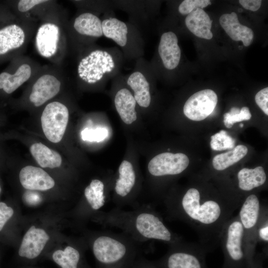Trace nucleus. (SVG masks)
I'll return each mask as SVG.
<instances>
[{"label": "nucleus", "mask_w": 268, "mask_h": 268, "mask_svg": "<svg viewBox=\"0 0 268 268\" xmlns=\"http://www.w3.org/2000/svg\"><path fill=\"white\" fill-rule=\"evenodd\" d=\"M240 205L230 198L204 196L199 189L191 187L181 197L166 200L164 206L168 218L190 226L199 243L209 252L219 243L224 225Z\"/></svg>", "instance_id": "1"}, {"label": "nucleus", "mask_w": 268, "mask_h": 268, "mask_svg": "<svg viewBox=\"0 0 268 268\" xmlns=\"http://www.w3.org/2000/svg\"><path fill=\"white\" fill-rule=\"evenodd\" d=\"M132 208L126 210L114 207L109 211H100L97 218L103 225L120 229L140 244L157 240L170 246L183 240L168 228L152 205H139Z\"/></svg>", "instance_id": "2"}, {"label": "nucleus", "mask_w": 268, "mask_h": 268, "mask_svg": "<svg viewBox=\"0 0 268 268\" xmlns=\"http://www.w3.org/2000/svg\"><path fill=\"white\" fill-rule=\"evenodd\" d=\"M140 245L122 232L105 231L94 238L92 248L100 268H131L142 255Z\"/></svg>", "instance_id": "3"}, {"label": "nucleus", "mask_w": 268, "mask_h": 268, "mask_svg": "<svg viewBox=\"0 0 268 268\" xmlns=\"http://www.w3.org/2000/svg\"><path fill=\"white\" fill-rule=\"evenodd\" d=\"M124 62L123 54L117 47L93 49L80 60L77 74L89 84L106 82L121 73Z\"/></svg>", "instance_id": "4"}, {"label": "nucleus", "mask_w": 268, "mask_h": 268, "mask_svg": "<svg viewBox=\"0 0 268 268\" xmlns=\"http://www.w3.org/2000/svg\"><path fill=\"white\" fill-rule=\"evenodd\" d=\"M112 13H105V18L102 20L103 36L120 47L125 62H135L143 57L144 53L142 33L135 25L112 16Z\"/></svg>", "instance_id": "5"}, {"label": "nucleus", "mask_w": 268, "mask_h": 268, "mask_svg": "<svg viewBox=\"0 0 268 268\" xmlns=\"http://www.w3.org/2000/svg\"><path fill=\"white\" fill-rule=\"evenodd\" d=\"M243 236V228L237 215L232 216L224 225L219 238L224 255L222 268H246L248 266Z\"/></svg>", "instance_id": "6"}, {"label": "nucleus", "mask_w": 268, "mask_h": 268, "mask_svg": "<svg viewBox=\"0 0 268 268\" xmlns=\"http://www.w3.org/2000/svg\"><path fill=\"white\" fill-rule=\"evenodd\" d=\"M169 246L167 253L154 262L159 268H207L205 256L209 252L199 243L182 240Z\"/></svg>", "instance_id": "7"}, {"label": "nucleus", "mask_w": 268, "mask_h": 268, "mask_svg": "<svg viewBox=\"0 0 268 268\" xmlns=\"http://www.w3.org/2000/svg\"><path fill=\"white\" fill-rule=\"evenodd\" d=\"M262 205L256 195L250 194L244 199L237 214L243 228L244 250L248 264L253 261L256 255L257 230Z\"/></svg>", "instance_id": "8"}, {"label": "nucleus", "mask_w": 268, "mask_h": 268, "mask_svg": "<svg viewBox=\"0 0 268 268\" xmlns=\"http://www.w3.org/2000/svg\"><path fill=\"white\" fill-rule=\"evenodd\" d=\"M152 68L143 57L137 60L133 71L125 75L128 86L133 91L136 103L143 108H148L151 102L150 78Z\"/></svg>", "instance_id": "9"}, {"label": "nucleus", "mask_w": 268, "mask_h": 268, "mask_svg": "<svg viewBox=\"0 0 268 268\" xmlns=\"http://www.w3.org/2000/svg\"><path fill=\"white\" fill-rule=\"evenodd\" d=\"M69 118L67 108L59 102H53L45 108L41 118L45 135L50 141L59 142L64 135Z\"/></svg>", "instance_id": "10"}, {"label": "nucleus", "mask_w": 268, "mask_h": 268, "mask_svg": "<svg viewBox=\"0 0 268 268\" xmlns=\"http://www.w3.org/2000/svg\"><path fill=\"white\" fill-rule=\"evenodd\" d=\"M189 164V158L184 153L164 152L151 159L148 170L154 177L177 175L185 170Z\"/></svg>", "instance_id": "11"}, {"label": "nucleus", "mask_w": 268, "mask_h": 268, "mask_svg": "<svg viewBox=\"0 0 268 268\" xmlns=\"http://www.w3.org/2000/svg\"><path fill=\"white\" fill-rule=\"evenodd\" d=\"M217 96L211 89L199 91L190 96L183 108L185 115L189 119L200 121L210 115L217 103Z\"/></svg>", "instance_id": "12"}, {"label": "nucleus", "mask_w": 268, "mask_h": 268, "mask_svg": "<svg viewBox=\"0 0 268 268\" xmlns=\"http://www.w3.org/2000/svg\"><path fill=\"white\" fill-rule=\"evenodd\" d=\"M136 182V175L133 165L124 160L119 168V176L116 180L114 191L117 196L115 207L123 208L129 206V196L134 189Z\"/></svg>", "instance_id": "13"}, {"label": "nucleus", "mask_w": 268, "mask_h": 268, "mask_svg": "<svg viewBox=\"0 0 268 268\" xmlns=\"http://www.w3.org/2000/svg\"><path fill=\"white\" fill-rule=\"evenodd\" d=\"M157 53L163 67L167 70L175 69L179 65L181 51L176 34L172 31L163 33L158 46Z\"/></svg>", "instance_id": "14"}, {"label": "nucleus", "mask_w": 268, "mask_h": 268, "mask_svg": "<svg viewBox=\"0 0 268 268\" xmlns=\"http://www.w3.org/2000/svg\"><path fill=\"white\" fill-rule=\"evenodd\" d=\"M50 237L41 228L32 226L25 234L18 251L20 257L33 259L38 257Z\"/></svg>", "instance_id": "15"}, {"label": "nucleus", "mask_w": 268, "mask_h": 268, "mask_svg": "<svg viewBox=\"0 0 268 268\" xmlns=\"http://www.w3.org/2000/svg\"><path fill=\"white\" fill-rule=\"evenodd\" d=\"M19 180L23 187L29 190L46 191L55 186L54 179L46 171L31 165L21 169Z\"/></svg>", "instance_id": "16"}, {"label": "nucleus", "mask_w": 268, "mask_h": 268, "mask_svg": "<svg viewBox=\"0 0 268 268\" xmlns=\"http://www.w3.org/2000/svg\"><path fill=\"white\" fill-rule=\"evenodd\" d=\"M61 82L54 76L44 74L33 84L29 100L36 107L44 104L59 92Z\"/></svg>", "instance_id": "17"}, {"label": "nucleus", "mask_w": 268, "mask_h": 268, "mask_svg": "<svg viewBox=\"0 0 268 268\" xmlns=\"http://www.w3.org/2000/svg\"><path fill=\"white\" fill-rule=\"evenodd\" d=\"M59 35V27L55 24L46 23L39 28L36 36V46L42 56L49 58L56 53Z\"/></svg>", "instance_id": "18"}, {"label": "nucleus", "mask_w": 268, "mask_h": 268, "mask_svg": "<svg viewBox=\"0 0 268 268\" xmlns=\"http://www.w3.org/2000/svg\"><path fill=\"white\" fill-rule=\"evenodd\" d=\"M219 22L226 34L233 40L241 41L246 47L252 43L254 38L253 30L240 23L235 12L222 14L219 18Z\"/></svg>", "instance_id": "19"}, {"label": "nucleus", "mask_w": 268, "mask_h": 268, "mask_svg": "<svg viewBox=\"0 0 268 268\" xmlns=\"http://www.w3.org/2000/svg\"><path fill=\"white\" fill-rule=\"evenodd\" d=\"M136 104L133 94L127 87L120 88L115 95L116 109L122 120L127 125L131 124L137 119Z\"/></svg>", "instance_id": "20"}, {"label": "nucleus", "mask_w": 268, "mask_h": 268, "mask_svg": "<svg viewBox=\"0 0 268 268\" xmlns=\"http://www.w3.org/2000/svg\"><path fill=\"white\" fill-rule=\"evenodd\" d=\"M212 21L201 8H197L187 15L185 24L188 29L196 36L209 40L213 37L211 31Z\"/></svg>", "instance_id": "21"}, {"label": "nucleus", "mask_w": 268, "mask_h": 268, "mask_svg": "<svg viewBox=\"0 0 268 268\" xmlns=\"http://www.w3.org/2000/svg\"><path fill=\"white\" fill-rule=\"evenodd\" d=\"M74 30L79 35L93 38L103 36L102 20L91 12H84L76 17L73 22Z\"/></svg>", "instance_id": "22"}, {"label": "nucleus", "mask_w": 268, "mask_h": 268, "mask_svg": "<svg viewBox=\"0 0 268 268\" xmlns=\"http://www.w3.org/2000/svg\"><path fill=\"white\" fill-rule=\"evenodd\" d=\"M238 187L244 192H250L264 185L267 176L262 166L254 169L244 168L237 173Z\"/></svg>", "instance_id": "23"}, {"label": "nucleus", "mask_w": 268, "mask_h": 268, "mask_svg": "<svg viewBox=\"0 0 268 268\" xmlns=\"http://www.w3.org/2000/svg\"><path fill=\"white\" fill-rule=\"evenodd\" d=\"M25 37L23 29L16 24L0 29V55L21 47L24 42Z\"/></svg>", "instance_id": "24"}, {"label": "nucleus", "mask_w": 268, "mask_h": 268, "mask_svg": "<svg viewBox=\"0 0 268 268\" xmlns=\"http://www.w3.org/2000/svg\"><path fill=\"white\" fill-rule=\"evenodd\" d=\"M31 74L30 66L26 64L21 65L13 74L3 72L0 74V89L6 93H11L26 82Z\"/></svg>", "instance_id": "25"}, {"label": "nucleus", "mask_w": 268, "mask_h": 268, "mask_svg": "<svg viewBox=\"0 0 268 268\" xmlns=\"http://www.w3.org/2000/svg\"><path fill=\"white\" fill-rule=\"evenodd\" d=\"M30 150L37 163L43 168H55L62 164L60 154L42 143L33 144Z\"/></svg>", "instance_id": "26"}, {"label": "nucleus", "mask_w": 268, "mask_h": 268, "mask_svg": "<svg viewBox=\"0 0 268 268\" xmlns=\"http://www.w3.org/2000/svg\"><path fill=\"white\" fill-rule=\"evenodd\" d=\"M104 183L98 179L92 180L84 192L86 201L93 211H99L107 202Z\"/></svg>", "instance_id": "27"}, {"label": "nucleus", "mask_w": 268, "mask_h": 268, "mask_svg": "<svg viewBox=\"0 0 268 268\" xmlns=\"http://www.w3.org/2000/svg\"><path fill=\"white\" fill-rule=\"evenodd\" d=\"M248 148L244 145H238L233 150L218 154L212 160L214 169L222 171L242 159L247 153Z\"/></svg>", "instance_id": "28"}, {"label": "nucleus", "mask_w": 268, "mask_h": 268, "mask_svg": "<svg viewBox=\"0 0 268 268\" xmlns=\"http://www.w3.org/2000/svg\"><path fill=\"white\" fill-rule=\"evenodd\" d=\"M52 258L54 262L62 268H78L81 255L77 249L67 246L64 250L56 251Z\"/></svg>", "instance_id": "29"}, {"label": "nucleus", "mask_w": 268, "mask_h": 268, "mask_svg": "<svg viewBox=\"0 0 268 268\" xmlns=\"http://www.w3.org/2000/svg\"><path fill=\"white\" fill-rule=\"evenodd\" d=\"M210 144L214 150L232 149L234 147L235 140L226 131L221 130L211 136Z\"/></svg>", "instance_id": "30"}, {"label": "nucleus", "mask_w": 268, "mask_h": 268, "mask_svg": "<svg viewBox=\"0 0 268 268\" xmlns=\"http://www.w3.org/2000/svg\"><path fill=\"white\" fill-rule=\"evenodd\" d=\"M257 238L268 247V213L267 205H262L260 217L257 230Z\"/></svg>", "instance_id": "31"}, {"label": "nucleus", "mask_w": 268, "mask_h": 268, "mask_svg": "<svg viewBox=\"0 0 268 268\" xmlns=\"http://www.w3.org/2000/svg\"><path fill=\"white\" fill-rule=\"evenodd\" d=\"M108 134V131L105 128H86L82 131L81 136L82 140L84 141L100 142L107 136Z\"/></svg>", "instance_id": "32"}, {"label": "nucleus", "mask_w": 268, "mask_h": 268, "mask_svg": "<svg viewBox=\"0 0 268 268\" xmlns=\"http://www.w3.org/2000/svg\"><path fill=\"white\" fill-rule=\"evenodd\" d=\"M211 4L209 0H185L178 6V11L182 15H188L197 8L202 9Z\"/></svg>", "instance_id": "33"}, {"label": "nucleus", "mask_w": 268, "mask_h": 268, "mask_svg": "<svg viewBox=\"0 0 268 268\" xmlns=\"http://www.w3.org/2000/svg\"><path fill=\"white\" fill-rule=\"evenodd\" d=\"M224 123L227 128L232 127L234 124L242 121L249 120L251 118L252 115L249 108L243 107L238 114L230 116L228 113L224 114Z\"/></svg>", "instance_id": "34"}, {"label": "nucleus", "mask_w": 268, "mask_h": 268, "mask_svg": "<svg viewBox=\"0 0 268 268\" xmlns=\"http://www.w3.org/2000/svg\"><path fill=\"white\" fill-rule=\"evenodd\" d=\"M255 99L258 106L266 115H268V87L259 91Z\"/></svg>", "instance_id": "35"}, {"label": "nucleus", "mask_w": 268, "mask_h": 268, "mask_svg": "<svg viewBox=\"0 0 268 268\" xmlns=\"http://www.w3.org/2000/svg\"><path fill=\"white\" fill-rule=\"evenodd\" d=\"M13 213L14 211L11 207L8 206L4 202H0V231Z\"/></svg>", "instance_id": "36"}, {"label": "nucleus", "mask_w": 268, "mask_h": 268, "mask_svg": "<svg viewBox=\"0 0 268 268\" xmlns=\"http://www.w3.org/2000/svg\"><path fill=\"white\" fill-rule=\"evenodd\" d=\"M45 0H21L18 3V9L20 12H26L36 5L47 2Z\"/></svg>", "instance_id": "37"}, {"label": "nucleus", "mask_w": 268, "mask_h": 268, "mask_svg": "<svg viewBox=\"0 0 268 268\" xmlns=\"http://www.w3.org/2000/svg\"><path fill=\"white\" fill-rule=\"evenodd\" d=\"M131 268H159L154 262L147 260L140 256L134 263Z\"/></svg>", "instance_id": "38"}, {"label": "nucleus", "mask_w": 268, "mask_h": 268, "mask_svg": "<svg viewBox=\"0 0 268 268\" xmlns=\"http://www.w3.org/2000/svg\"><path fill=\"white\" fill-rule=\"evenodd\" d=\"M240 4L245 9L255 11L258 10L261 5V0H240Z\"/></svg>", "instance_id": "39"}, {"label": "nucleus", "mask_w": 268, "mask_h": 268, "mask_svg": "<svg viewBox=\"0 0 268 268\" xmlns=\"http://www.w3.org/2000/svg\"><path fill=\"white\" fill-rule=\"evenodd\" d=\"M266 256L263 254H256L253 261L248 264L246 268H264L263 262Z\"/></svg>", "instance_id": "40"}, {"label": "nucleus", "mask_w": 268, "mask_h": 268, "mask_svg": "<svg viewBox=\"0 0 268 268\" xmlns=\"http://www.w3.org/2000/svg\"><path fill=\"white\" fill-rule=\"evenodd\" d=\"M240 112V110L237 107H232L231 109L229 112H228V114L230 116H232L234 115H235L236 114L239 113Z\"/></svg>", "instance_id": "41"}, {"label": "nucleus", "mask_w": 268, "mask_h": 268, "mask_svg": "<svg viewBox=\"0 0 268 268\" xmlns=\"http://www.w3.org/2000/svg\"><path fill=\"white\" fill-rule=\"evenodd\" d=\"M243 11V10L242 8H240L238 9V12H242Z\"/></svg>", "instance_id": "42"}, {"label": "nucleus", "mask_w": 268, "mask_h": 268, "mask_svg": "<svg viewBox=\"0 0 268 268\" xmlns=\"http://www.w3.org/2000/svg\"><path fill=\"white\" fill-rule=\"evenodd\" d=\"M240 127H241V128H242V127H243V124H241L240 125Z\"/></svg>", "instance_id": "43"}, {"label": "nucleus", "mask_w": 268, "mask_h": 268, "mask_svg": "<svg viewBox=\"0 0 268 268\" xmlns=\"http://www.w3.org/2000/svg\"><path fill=\"white\" fill-rule=\"evenodd\" d=\"M1 187H0V192H1Z\"/></svg>", "instance_id": "44"}]
</instances>
